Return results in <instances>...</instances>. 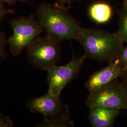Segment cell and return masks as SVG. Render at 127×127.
Instances as JSON below:
<instances>
[{"instance_id":"21","label":"cell","mask_w":127,"mask_h":127,"mask_svg":"<svg viewBox=\"0 0 127 127\" xmlns=\"http://www.w3.org/2000/svg\"><path fill=\"white\" fill-rule=\"evenodd\" d=\"M79 0V1H82V0Z\"/></svg>"},{"instance_id":"18","label":"cell","mask_w":127,"mask_h":127,"mask_svg":"<svg viewBox=\"0 0 127 127\" xmlns=\"http://www.w3.org/2000/svg\"><path fill=\"white\" fill-rule=\"evenodd\" d=\"M122 78H123V81L122 82V83L125 89L127 97V68L124 70V73H123Z\"/></svg>"},{"instance_id":"12","label":"cell","mask_w":127,"mask_h":127,"mask_svg":"<svg viewBox=\"0 0 127 127\" xmlns=\"http://www.w3.org/2000/svg\"><path fill=\"white\" fill-rule=\"evenodd\" d=\"M119 32L124 42L127 43V11L123 10L121 14L118 22Z\"/></svg>"},{"instance_id":"16","label":"cell","mask_w":127,"mask_h":127,"mask_svg":"<svg viewBox=\"0 0 127 127\" xmlns=\"http://www.w3.org/2000/svg\"><path fill=\"white\" fill-rule=\"evenodd\" d=\"M118 61L121 65L125 70L127 68V44L124 47L118 59Z\"/></svg>"},{"instance_id":"6","label":"cell","mask_w":127,"mask_h":127,"mask_svg":"<svg viewBox=\"0 0 127 127\" xmlns=\"http://www.w3.org/2000/svg\"><path fill=\"white\" fill-rule=\"evenodd\" d=\"M86 59L84 55L77 57L73 54L72 59L68 63L60 66L56 65L47 70L48 92L53 95H61L66 86L78 76Z\"/></svg>"},{"instance_id":"19","label":"cell","mask_w":127,"mask_h":127,"mask_svg":"<svg viewBox=\"0 0 127 127\" xmlns=\"http://www.w3.org/2000/svg\"><path fill=\"white\" fill-rule=\"evenodd\" d=\"M56 3L60 6H64L67 4H69L71 2V0H56Z\"/></svg>"},{"instance_id":"4","label":"cell","mask_w":127,"mask_h":127,"mask_svg":"<svg viewBox=\"0 0 127 127\" xmlns=\"http://www.w3.org/2000/svg\"><path fill=\"white\" fill-rule=\"evenodd\" d=\"M13 34L8 39L9 51L14 58H19L34 39L45 31L34 14L8 19Z\"/></svg>"},{"instance_id":"5","label":"cell","mask_w":127,"mask_h":127,"mask_svg":"<svg viewBox=\"0 0 127 127\" xmlns=\"http://www.w3.org/2000/svg\"><path fill=\"white\" fill-rule=\"evenodd\" d=\"M85 104L90 108L97 106L127 110L126 91L122 83L117 79L90 92Z\"/></svg>"},{"instance_id":"1","label":"cell","mask_w":127,"mask_h":127,"mask_svg":"<svg viewBox=\"0 0 127 127\" xmlns=\"http://www.w3.org/2000/svg\"><path fill=\"white\" fill-rule=\"evenodd\" d=\"M75 40L84 49L86 59L110 63L118 59L124 42L117 31L111 33L97 28L81 27Z\"/></svg>"},{"instance_id":"8","label":"cell","mask_w":127,"mask_h":127,"mask_svg":"<svg viewBox=\"0 0 127 127\" xmlns=\"http://www.w3.org/2000/svg\"><path fill=\"white\" fill-rule=\"evenodd\" d=\"M124 71V69L117 59L109 63L106 67L91 74L85 82V87L89 92L95 91L119 78H122Z\"/></svg>"},{"instance_id":"20","label":"cell","mask_w":127,"mask_h":127,"mask_svg":"<svg viewBox=\"0 0 127 127\" xmlns=\"http://www.w3.org/2000/svg\"><path fill=\"white\" fill-rule=\"evenodd\" d=\"M24 0L25 1H26V3H27V4H31V2L29 1V0Z\"/></svg>"},{"instance_id":"9","label":"cell","mask_w":127,"mask_h":127,"mask_svg":"<svg viewBox=\"0 0 127 127\" xmlns=\"http://www.w3.org/2000/svg\"><path fill=\"white\" fill-rule=\"evenodd\" d=\"M90 109L88 119L92 127H113L120 113V110L103 107L95 106Z\"/></svg>"},{"instance_id":"2","label":"cell","mask_w":127,"mask_h":127,"mask_svg":"<svg viewBox=\"0 0 127 127\" xmlns=\"http://www.w3.org/2000/svg\"><path fill=\"white\" fill-rule=\"evenodd\" d=\"M34 14L47 33L61 42L75 40L82 27L80 23L69 12L68 8L56 2L54 4L40 3Z\"/></svg>"},{"instance_id":"7","label":"cell","mask_w":127,"mask_h":127,"mask_svg":"<svg viewBox=\"0 0 127 127\" xmlns=\"http://www.w3.org/2000/svg\"><path fill=\"white\" fill-rule=\"evenodd\" d=\"M60 95L51 94L49 92L40 97H35L27 101L26 107L32 113H38L44 118L54 117L65 108Z\"/></svg>"},{"instance_id":"13","label":"cell","mask_w":127,"mask_h":127,"mask_svg":"<svg viewBox=\"0 0 127 127\" xmlns=\"http://www.w3.org/2000/svg\"><path fill=\"white\" fill-rule=\"evenodd\" d=\"M8 45V39L4 31L0 28V64L6 61L8 58V54L6 51V47Z\"/></svg>"},{"instance_id":"15","label":"cell","mask_w":127,"mask_h":127,"mask_svg":"<svg viewBox=\"0 0 127 127\" xmlns=\"http://www.w3.org/2000/svg\"><path fill=\"white\" fill-rule=\"evenodd\" d=\"M16 13V11L13 9L7 8L4 3L0 1V23H1L5 17L9 14H12Z\"/></svg>"},{"instance_id":"14","label":"cell","mask_w":127,"mask_h":127,"mask_svg":"<svg viewBox=\"0 0 127 127\" xmlns=\"http://www.w3.org/2000/svg\"><path fill=\"white\" fill-rule=\"evenodd\" d=\"M14 123L9 116L5 115L0 111V127H12Z\"/></svg>"},{"instance_id":"3","label":"cell","mask_w":127,"mask_h":127,"mask_svg":"<svg viewBox=\"0 0 127 127\" xmlns=\"http://www.w3.org/2000/svg\"><path fill=\"white\" fill-rule=\"evenodd\" d=\"M61 43L48 33L37 37L26 49L28 63L36 69L46 71L57 65L62 54Z\"/></svg>"},{"instance_id":"17","label":"cell","mask_w":127,"mask_h":127,"mask_svg":"<svg viewBox=\"0 0 127 127\" xmlns=\"http://www.w3.org/2000/svg\"><path fill=\"white\" fill-rule=\"evenodd\" d=\"M3 3H6L9 7H12L14 5L16 4L18 2H20L27 3L26 1L23 0H0Z\"/></svg>"},{"instance_id":"11","label":"cell","mask_w":127,"mask_h":127,"mask_svg":"<svg viewBox=\"0 0 127 127\" xmlns=\"http://www.w3.org/2000/svg\"><path fill=\"white\" fill-rule=\"evenodd\" d=\"M75 126L74 122L70 118V113L68 105L59 114L54 117L44 118L37 124L36 127H73Z\"/></svg>"},{"instance_id":"10","label":"cell","mask_w":127,"mask_h":127,"mask_svg":"<svg viewBox=\"0 0 127 127\" xmlns=\"http://www.w3.org/2000/svg\"><path fill=\"white\" fill-rule=\"evenodd\" d=\"M89 17L95 23L104 24L111 19L113 9L111 5L103 1H98L92 3L88 10Z\"/></svg>"}]
</instances>
